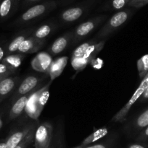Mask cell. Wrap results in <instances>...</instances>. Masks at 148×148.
<instances>
[{
    "instance_id": "cell-1",
    "label": "cell",
    "mask_w": 148,
    "mask_h": 148,
    "mask_svg": "<svg viewBox=\"0 0 148 148\" xmlns=\"http://www.w3.org/2000/svg\"><path fill=\"white\" fill-rule=\"evenodd\" d=\"M57 3L55 0H46L28 8L17 19L12 22L9 27H17L28 25L42 18L56 9Z\"/></svg>"
},
{
    "instance_id": "cell-2",
    "label": "cell",
    "mask_w": 148,
    "mask_h": 148,
    "mask_svg": "<svg viewBox=\"0 0 148 148\" xmlns=\"http://www.w3.org/2000/svg\"><path fill=\"white\" fill-rule=\"evenodd\" d=\"M133 12L134 10L131 7H126L123 10L116 12L106 21L93 38L97 40V41L104 40L113 32L123 26L133 15Z\"/></svg>"
},
{
    "instance_id": "cell-3",
    "label": "cell",
    "mask_w": 148,
    "mask_h": 148,
    "mask_svg": "<svg viewBox=\"0 0 148 148\" xmlns=\"http://www.w3.org/2000/svg\"><path fill=\"white\" fill-rule=\"evenodd\" d=\"M48 77H49L48 74H44V75H42V76L31 75H28L26 78H24L23 80L20 81L15 92H13L11 97L9 98L10 105L14 103L20 97L33 92V91H36V90L40 88L41 82L45 79H46Z\"/></svg>"
},
{
    "instance_id": "cell-4",
    "label": "cell",
    "mask_w": 148,
    "mask_h": 148,
    "mask_svg": "<svg viewBox=\"0 0 148 148\" xmlns=\"http://www.w3.org/2000/svg\"><path fill=\"white\" fill-rule=\"evenodd\" d=\"M95 2L96 0H86L79 4L68 7L59 14V21L65 24H70L80 20L92 9Z\"/></svg>"
},
{
    "instance_id": "cell-5",
    "label": "cell",
    "mask_w": 148,
    "mask_h": 148,
    "mask_svg": "<svg viewBox=\"0 0 148 148\" xmlns=\"http://www.w3.org/2000/svg\"><path fill=\"white\" fill-rule=\"evenodd\" d=\"M107 14H100L91 17L78 25L73 30H72L73 40L71 43H76L85 38L87 36L97 29L107 19Z\"/></svg>"
},
{
    "instance_id": "cell-6",
    "label": "cell",
    "mask_w": 148,
    "mask_h": 148,
    "mask_svg": "<svg viewBox=\"0 0 148 148\" xmlns=\"http://www.w3.org/2000/svg\"><path fill=\"white\" fill-rule=\"evenodd\" d=\"M148 88V73L147 74L146 76L142 79V82H141L140 85H139V88L136 90L134 93L131 96L129 101L126 103V105L113 117L112 119V121L114 122H123L126 120V116H127L128 114H129V111H130L131 108L132 106L140 98L143 92H145V90Z\"/></svg>"
},
{
    "instance_id": "cell-7",
    "label": "cell",
    "mask_w": 148,
    "mask_h": 148,
    "mask_svg": "<svg viewBox=\"0 0 148 148\" xmlns=\"http://www.w3.org/2000/svg\"><path fill=\"white\" fill-rule=\"evenodd\" d=\"M104 43H105V39L94 43L87 49L82 57L79 59H71V64L73 69L77 71H81L84 69L86 66V65L90 63L100 53V51L103 49Z\"/></svg>"
},
{
    "instance_id": "cell-8",
    "label": "cell",
    "mask_w": 148,
    "mask_h": 148,
    "mask_svg": "<svg viewBox=\"0 0 148 148\" xmlns=\"http://www.w3.org/2000/svg\"><path fill=\"white\" fill-rule=\"evenodd\" d=\"M52 139V126L44 122L36 127L34 135L35 148H49Z\"/></svg>"
},
{
    "instance_id": "cell-9",
    "label": "cell",
    "mask_w": 148,
    "mask_h": 148,
    "mask_svg": "<svg viewBox=\"0 0 148 148\" xmlns=\"http://www.w3.org/2000/svg\"><path fill=\"white\" fill-rule=\"evenodd\" d=\"M21 81L19 76H10L0 81V105L11 97Z\"/></svg>"
},
{
    "instance_id": "cell-10",
    "label": "cell",
    "mask_w": 148,
    "mask_h": 148,
    "mask_svg": "<svg viewBox=\"0 0 148 148\" xmlns=\"http://www.w3.org/2000/svg\"><path fill=\"white\" fill-rule=\"evenodd\" d=\"M37 125L39 124L36 121V122L30 123V124L23 127L21 129H19V130L12 132L6 139L7 148L15 147L26 137V135L30 132V130Z\"/></svg>"
},
{
    "instance_id": "cell-11",
    "label": "cell",
    "mask_w": 148,
    "mask_h": 148,
    "mask_svg": "<svg viewBox=\"0 0 148 148\" xmlns=\"http://www.w3.org/2000/svg\"><path fill=\"white\" fill-rule=\"evenodd\" d=\"M34 92L35 91H33V92H31L30 93H28L26 95L20 97L14 103L10 104V108H9L8 114H7V122L13 121L15 119L18 118L23 114V111H25V108H26V104H27L29 98L31 95V94Z\"/></svg>"
},
{
    "instance_id": "cell-12",
    "label": "cell",
    "mask_w": 148,
    "mask_h": 148,
    "mask_svg": "<svg viewBox=\"0 0 148 148\" xmlns=\"http://www.w3.org/2000/svg\"><path fill=\"white\" fill-rule=\"evenodd\" d=\"M33 30H34V27L33 28H26L20 30L10 41L7 42L6 43V54L7 56L17 53L19 46L27 38L31 36Z\"/></svg>"
},
{
    "instance_id": "cell-13",
    "label": "cell",
    "mask_w": 148,
    "mask_h": 148,
    "mask_svg": "<svg viewBox=\"0 0 148 148\" xmlns=\"http://www.w3.org/2000/svg\"><path fill=\"white\" fill-rule=\"evenodd\" d=\"M53 62L48 52H41L35 56L31 62V66L34 70L43 74H48L51 64Z\"/></svg>"
},
{
    "instance_id": "cell-14",
    "label": "cell",
    "mask_w": 148,
    "mask_h": 148,
    "mask_svg": "<svg viewBox=\"0 0 148 148\" xmlns=\"http://www.w3.org/2000/svg\"><path fill=\"white\" fill-rule=\"evenodd\" d=\"M73 40V33L70 31L65 35L59 36L55 40L50 46L48 48L47 52L50 55L56 56L63 51Z\"/></svg>"
},
{
    "instance_id": "cell-15",
    "label": "cell",
    "mask_w": 148,
    "mask_h": 148,
    "mask_svg": "<svg viewBox=\"0 0 148 148\" xmlns=\"http://www.w3.org/2000/svg\"><path fill=\"white\" fill-rule=\"evenodd\" d=\"M21 0H0V23L12 17L19 8Z\"/></svg>"
},
{
    "instance_id": "cell-16",
    "label": "cell",
    "mask_w": 148,
    "mask_h": 148,
    "mask_svg": "<svg viewBox=\"0 0 148 148\" xmlns=\"http://www.w3.org/2000/svg\"><path fill=\"white\" fill-rule=\"evenodd\" d=\"M46 40H40L33 36H29L20 44L17 53L21 54L33 53L40 50L45 44Z\"/></svg>"
},
{
    "instance_id": "cell-17",
    "label": "cell",
    "mask_w": 148,
    "mask_h": 148,
    "mask_svg": "<svg viewBox=\"0 0 148 148\" xmlns=\"http://www.w3.org/2000/svg\"><path fill=\"white\" fill-rule=\"evenodd\" d=\"M68 58L67 56H61L55 59L52 62L49 72H48L50 80L53 81L62 73L64 69L68 64Z\"/></svg>"
},
{
    "instance_id": "cell-18",
    "label": "cell",
    "mask_w": 148,
    "mask_h": 148,
    "mask_svg": "<svg viewBox=\"0 0 148 148\" xmlns=\"http://www.w3.org/2000/svg\"><path fill=\"white\" fill-rule=\"evenodd\" d=\"M57 29L56 23L53 21H49L44 23L39 27L34 28L31 36L40 40H46V38Z\"/></svg>"
},
{
    "instance_id": "cell-19",
    "label": "cell",
    "mask_w": 148,
    "mask_h": 148,
    "mask_svg": "<svg viewBox=\"0 0 148 148\" xmlns=\"http://www.w3.org/2000/svg\"><path fill=\"white\" fill-rule=\"evenodd\" d=\"M107 133H108V130H107V128L99 129V130H96L94 132L91 133V134H90V135H89L88 137H86L78 147H84L87 145H89L91 143H94V142L103 138L104 136L107 135Z\"/></svg>"
},
{
    "instance_id": "cell-20",
    "label": "cell",
    "mask_w": 148,
    "mask_h": 148,
    "mask_svg": "<svg viewBox=\"0 0 148 148\" xmlns=\"http://www.w3.org/2000/svg\"><path fill=\"white\" fill-rule=\"evenodd\" d=\"M148 126V108L141 113L133 121L132 124V131L139 132Z\"/></svg>"
},
{
    "instance_id": "cell-21",
    "label": "cell",
    "mask_w": 148,
    "mask_h": 148,
    "mask_svg": "<svg viewBox=\"0 0 148 148\" xmlns=\"http://www.w3.org/2000/svg\"><path fill=\"white\" fill-rule=\"evenodd\" d=\"M25 57H26L25 54H21V53H12V54L6 56V57L3 60V62L17 71L19 66L21 65L22 62L25 59Z\"/></svg>"
},
{
    "instance_id": "cell-22",
    "label": "cell",
    "mask_w": 148,
    "mask_h": 148,
    "mask_svg": "<svg viewBox=\"0 0 148 148\" xmlns=\"http://www.w3.org/2000/svg\"><path fill=\"white\" fill-rule=\"evenodd\" d=\"M131 1V0H107L102 9L109 11H120L128 7Z\"/></svg>"
},
{
    "instance_id": "cell-23",
    "label": "cell",
    "mask_w": 148,
    "mask_h": 148,
    "mask_svg": "<svg viewBox=\"0 0 148 148\" xmlns=\"http://www.w3.org/2000/svg\"><path fill=\"white\" fill-rule=\"evenodd\" d=\"M97 42L99 41H97V40H95L94 38H92L91 40H88V41L81 43L80 46H78V47L75 48V50L73 51V52L72 53V56H71V59L81 58L84 55V53H85L87 49H88L91 45L97 43Z\"/></svg>"
},
{
    "instance_id": "cell-24",
    "label": "cell",
    "mask_w": 148,
    "mask_h": 148,
    "mask_svg": "<svg viewBox=\"0 0 148 148\" xmlns=\"http://www.w3.org/2000/svg\"><path fill=\"white\" fill-rule=\"evenodd\" d=\"M137 69L139 77L142 79L148 73V54L144 55L137 61Z\"/></svg>"
},
{
    "instance_id": "cell-25",
    "label": "cell",
    "mask_w": 148,
    "mask_h": 148,
    "mask_svg": "<svg viewBox=\"0 0 148 148\" xmlns=\"http://www.w3.org/2000/svg\"><path fill=\"white\" fill-rule=\"evenodd\" d=\"M37 127L38 125L33 127V128L30 130V132L26 135V137L14 148H27L28 147V146L31 144L32 142L33 141V140H34L35 132H36V127Z\"/></svg>"
},
{
    "instance_id": "cell-26",
    "label": "cell",
    "mask_w": 148,
    "mask_h": 148,
    "mask_svg": "<svg viewBox=\"0 0 148 148\" xmlns=\"http://www.w3.org/2000/svg\"><path fill=\"white\" fill-rule=\"evenodd\" d=\"M15 72L16 70L9 66L3 62L0 63V81L10 76H12L15 74Z\"/></svg>"
},
{
    "instance_id": "cell-27",
    "label": "cell",
    "mask_w": 148,
    "mask_h": 148,
    "mask_svg": "<svg viewBox=\"0 0 148 148\" xmlns=\"http://www.w3.org/2000/svg\"><path fill=\"white\" fill-rule=\"evenodd\" d=\"M2 104V103H1ZM0 105V130L3 128L4 125V116L8 114L10 103H7L6 105Z\"/></svg>"
},
{
    "instance_id": "cell-28",
    "label": "cell",
    "mask_w": 148,
    "mask_h": 148,
    "mask_svg": "<svg viewBox=\"0 0 148 148\" xmlns=\"http://www.w3.org/2000/svg\"><path fill=\"white\" fill-rule=\"evenodd\" d=\"M148 4V0H131L128 5V7L139 9Z\"/></svg>"
},
{
    "instance_id": "cell-29",
    "label": "cell",
    "mask_w": 148,
    "mask_h": 148,
    "mask_svg": "<svg viewBox=\"0 0 148 148\" xmlns=\"http://www.w3.org/2000/svg\"><path fill=\"white\" fill-rule=\"evenodd\" d=\"M148 140V126L144 128L138 135L136 140L139 142L146 141Z\"/></svg>"
},
{
    "instance_id": "cell-30",
    "label": "cell",
    "mask_w": 148,
    "mask_h": 148,
    "mask_svg": "<svg viewBox=\"0 0 148 148\" xmlns=\"http://www.w3.org/2000/svg\"><path fill=\"white\" fill-rule=\"evenodd\" d=\"M6 43L7 42L0 41V63L3 62L6 57Z\"/></svg>"
},
{
    "instance_id": "cell-31",
    "label": "cell",
    "mask_w": 148,
    "mask_h": 148,
    "mask_svg": "<svg viewBox=\"0 0 148 148\" xmlns=\"http://www.w3.org/2000/svg\"><path fill=\"white\" fill-rule=\"evenodd\" d=\"M46 1V0H21V2L23 3V5L24 7H31L34 4H39L42 1Z\"/></svg>"
},
{
    "instance_id": "cell-32",
    "label": "cell",
    "mask_w": 148,
    "mask_h": 148,
    "mask_svg": "<svg viewBox=\"0 0 148 148\" xmlns=\"http://www.w3.org/2000/svg\"><path fill=\"white\" fill-rule=\"evenodd\" d=\"M78 148H108V147H107V146H106L105 145L97 144V145H87L84 147H80L78 146Z\"/></svg>"
},
{
    "instance_id": "cell-33",
    "label": "cell",
    "mask_w": 148,
    "mask_h": 148,
    "mask_svg": "<svg viewBox=\"0 0 148 148\" xmlns=\"http://www.w3.org/2000/svg\"><path fill=\"white\" fill-rule=\"evenodd\" d=\"M128 148H148V145H147L139 144V143H134V144L130 145Z\"/></svg>"
},
{
    "instance_id": "cell-34",
    "label": "cell",
    "mask_w": 148,
    "mask_h": 148,
    "mask_svg": "<svg viewBox=\"0 0 148 148\" xmlns=\"http://www.w3.org/2000/svg\"><path fill=\"white\" fill-rule=\"evenodd\" d=\"M147 100H148V88H147V89L145 90V92H143L142 96L139 98L140 102H144V101H147Z\"/></svg>"
},
{
    "instance_id": "cell-35",
    "label": "cell",
    "mask_w": 148,
    "mask_h": 148,
    "mask_svg": "<svg viewBox=\"0 0 148 148\" xmlns=\"http://www.w3.org/2000/svg\"><path fill=\"white\" fill-rule=\"evenodd\" d=\"M74 0H57V1H56L57 3H59L61 5H65V4H70V3H71Z\"/></svg>"
},
{
    "instance_id": "cell-36",
    "label": "cell",
    "mask_w": 148,
    "mask_h": 148,
    "mask_svg": "<svg viewBox=\"0 0 148 148\" xmlns=\"http://www.w3.org/2000/svg\"><path fill=\"white\" fill-rule=\"evenodd\" d=\"M0 148H7V143H6V139L0 140Z\"/></svg>"
},
{
    "instance_id": "cell-37",
    "label": "cell",
    "mask_w": 148,
    "mask_h": 148,
    "mask_svg": "<svg viewBox=\"0 0 148 148\" xmlns=\"http://www.w3.org/2000/svg\"><path fill=\"white\" fill-rule=\"evenodd\" d=\"M74 148H78V147H74Z\"/></svg>"
}]
</instances>
